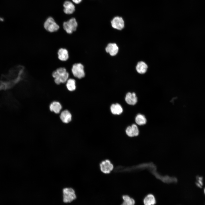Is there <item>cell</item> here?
Instances as JSON below:
<instances>
[{
	"label": "cell",
	"mask_w": 205,
	"mask_h": 205,
	"mask_svg": "<svg viewBox=\"0 0 205 205\" xmlns=\"http://www.w3.org/2000/svg\"><path fill=\"white\" fill-rule=\"evenodd\" d=\"M62 107L61 104L58 102L54 101L52 102L49 106L50 111L58 114L60 113L62 109Z\"/></svg>",
	"instance_id": "5bb4252c"
},
{
	"label": "cell",
	"mask_w": 205,
	"mask_h": 205,
	"mask_svg": "<svg viewBox=\"0 0 205 205\" xmlns=\"http://www.w3.org/2000/svg\"><path fill=\"white\" fill-rule=\"evenodd\" d=\"M100 167L101 171L103 173L107 174L113 170L114 165L109 160L106 159L100 163Z\"/></svg>",
	"instance_id": "52a82bcc"
},
{
	"label": "cell",
	"mask_w": 205,
	"mask_h": 205,
	"mask_svg": "<svg viewBox=\"0 0 205 205\" xmlns=\"http://www.w3.org/2000/svg\"><path fill=\"white\" fill-rule=\"evenodd\" d=\"M60 118L63 122L68 123L71 121L72 115L68 110H65L61 112L60 115Z\"/></svg>",
	"instance_id": "30bf717a"
},
{
	"label": "cell",
	"mask_w": 205,
	"mask_h": 205,
	"mask_svg": "<svg viewBox=\"0 0 205 205\" xmlns=\"http://www.w3.org/2000/svg\"><path fill=\"white\" fill-rule=\"evenodd\" d=\"M204 194H205V188H204Z\"/></svg>",
	"instance_id": "d4e9b609"
},
{
	"label": "cell",
	"mask_w": 205,
	"mask_h": 205,
	"mask_svg": "<svg viewBox=\"0 0 205 205\" xmlns=\"http://www.w3.org/2000/svg\"><path fill=\"white\" fill-rule=\"evenodd\" d=\"M78 23L74 18H72L63 24L64 30L68 34H71L75 31L77 29Z\"/></svg>",
	"instance_id": "3957f363"
},
{
	"label": "cell",
	"mask_w": 205,
	"mask_h": 205,
	"mask_svg": "<svg viewBox=\"0 0 205 205\" xmlns=\"http://www.w3.org/2000/svg\"><path fill=\"white\" fill-rule=\"evenodd\" d=\"M63 200L66 203H70L74 200L77 198L75 190L71 188H65L62 191Z\"/></svg>",
	"instance_id": "7a4b0ae2"
},
{
	"label": "cell",
	"mask_w": 205,
	"mask_h": 205,
	"mask_svg": "<svg viewBox=\"0 0 205 205\" xmlns=\"http://www.w3.org/2000/svg\"><path fill=\"white\" fill-rule=\"evenodd\" d=\"M196 184L198 187L201 188L203 185V178L201 177L198 176L196 177Z\"/></svg>",
	"instance_id": "7402d4cb"
},
{
	"label": "cell",
	"mask_w": 205,
	"mask_h": 205,
	"mask_svg": "<svg viewBox=\"0 0 205 205\" xmlns=\"http://www.w3.org/2000/svg\"><path fill=\"white\" fill-rule=\"evenodd\" d=\"M147 68L148 66L147 64L143 61L139 62L136 66V69L137 72L141 74H143L145 73Z\"/></svg>",
	"instance_id": "9a60e30c"
},
{
	"label": "cell",
	"mask_w": 205,
	"mask_h": 205,
	"mask_svg": "<svg viewBox=\"0 0 205 205\" xmlns=\"http://www.w3.org/2000/svg\"><path fill=\"white\" fill-rule=\"evenodd\" d=\"M126 132L127 135L129 137H134L131 126H128L126 129Z\"/></svg>",
	"instance_id": "44dd1931"
},
{
	"label": "cell",
	"mask_w": 205,
	"mask_h": 205,
	"mask_svg": "<svg viewBox=\"0 0 205 205\" xmlns=\"http://www.w3.org/2000/svg\"><path fill=\"white\" fill-rule=\"evenodd\" d=\"M144 205H155L156 201L155 196L152 194H149L146 195L143 200Z\"/></svg>",
	"instance_id": "4fadbf2b"
},
{
	"label": "cell",
	"mask_w": 205,
	"mask_h": 205,
	"mask_svg": "<svg viewBox=\"0 0 205 205\" xmlns=\"http://www.w3.org/2000/svg\"><path fill=\"white\" fill-rule=\"evenodd\" d=\"M110 23L113 28L118 30H122L124 27V21L121 17H115L111 21Z\"/></svg>",
	"instance_id": "8992f818"
},
{
	"label": "cell",
	"mask_w": 205,
	"mask_h": 205,
	"mask_svg": "<svg viewBox=\"0 0 205 205\" xmlns=\"http://www.w3.org/2000/svg\"><path fill=\"white\" fill-rule=\"evenodd\" d=\"M111 112L114 114L119 115L123 112V109L121 106L118 103L112 104L110 106Z\"/></svg>",
	"instance_id": "e0dca14e"
},
{
	"label": "cell",
	"mask_w": 205,
	"mask_h": 205,
	"mask_svg": "<svg viewBox=\"0 0 205 205\" xmlns=\"http://www.w3.org/2000/svg\"><path fill=\"white\" fill-rule=\"evenodd\" d=\"M4 20V19L2 17H0V22H2Z\"/></svg>",
	"instance_id": "cb8c5ba5"
},
{
	"label": "cell",
	"mask_w": 205,
	"mask_h": 205,
	"mask_svg": "<svg viewBox=\"0 0 205 205\" xmlns=\"http://www.w3.org/2000/svg\"><path fill=\"white\" fill-rule=\"evenodd\" d=\"M105 51L111 56H114L118 52L119 48L115 43H110L107 45L105 49Z\"/></svg>",
	"instance_id": "ba28073f"
},
{
	"label": "cell",
	"mask_w": 205,
	"mask_h": 205,
	"mask_svg": "<svg viewBox=\"0 0 205 205\" xmlns=\"http://www.w3.org/2000/svg\"><path fill=\"white\" fill-rule=\"evenodd\" d=\"M71 70L73 76L78 79L82 78L85 76L84 67L81 63H77L73 64Z\"/></svg>",
	"instance_id": "277c9868"
},
{
	"label": "cell",
	"mask_w": 205,
	"mask_h": 205,
	"mask_svg": "<svg viewBox=\"0 0 205 205\" xmlns=\"http://www.w3.org/2000/svg\"><path fill=\"white\" fill-rule=\"evenodd\" d=\"M134 136H138L139 134V130L137 126L134 124L131 126Z\"/></svg>",
	"instance_id": "ffe728a7"
},
{
	"label": "cell",
	"mask_w": 205,
	"mask_h": 205,
	"mask_svg": "<svg viewBox=\"0 0 205 205\" xmlns=\"http://www.w3.org/2000/svg\"><path fill=\"white\" fill-rule=\"evenodd\" d=\"M122 198L123 201L120 205H135L136 202L135 200L129 195H123Z\"/></svg>",
	"instance_id": "2e32d148"
},
{
	"label": "cell",
	"mask_w": 205,
	"mask_h": 205,
	"mask_svg": "<svg viewBox=\"0 0 205 205\" xmlns=\"http://www.w3.org/2000/svg\"><path fill=\"white\" fill-rule=\"evenodd\" d=\"M125 100L127 104L131 105H134L137 102V98L134 93H128L126 95Z\"/></svg>",
	"instance_id": "9c48e42d"
},
{
	"label": "cell",
	"mask_w": 205,
	"mask_h": 205,
	"mask_svg": "<svg viewBox=\"0 0 205 205\" xmlns=\"http://www.w3.org/2000/svg\"><path fill=\"white\" fill-rule=\"evenodd\" d=\"M57 54L58 59L61 61H65L69 58L68 52L65 48H61L59 49Z\"/></svg>",
	"instance_id": "7c38bea8"
},
{
	"label": "cell",
	"mask_w": 205,
	"mask_h": 205,
	"mask_svg": "<svg viewBox=\"0 0 205 205\" xmlns=\"http://www.w3.org/2000/svg\"><path fill=\"white\" fill-rule=\"evenodd\" d=\"M72 1L76 4H78L81 2L82 0H72Z\"/></svg>",
	"instance_id": "603a6c76"
},
{
	"label": "cell",
	"mask_w": 205,
	"mask_h": 205,
	"mask_svg": "<svg viewBox=\"0 0 205 205\" xmlns=\"http://www.w3.org/2000/svg\"><path fill=\"white\" fill-rule=\"evenodd\" d=\"M135 122L137 124L142 125L146 123L147 120L144 115L141 114H138L136 117Z\"/></svg>",
	"instance_id": "ac0fdd59"
},
{
	"label": "cell",
	"mask_w": 205,
	"mask_h": 205,
	"mask_svg": "<svg viewBox=\"0 0 205 205\" xmlns=\"http://www.w3.org/2000/svg\"><path fill=\"white\" fill-rule=\"evenodd\" d=\"M64 11L67 14H72L75 11V7L73 3L69 1H66L63 4Z\"/></svg>",
	"instance_id": "8fae6325"
},
{
	"label": "cell",
	"mask_w": 205,
	"mask_h": 205,
	"mask_svg": "<svg viewBox=\"0 0 205 205\" xmlns=\"http://www.w3.org/2000/svg\"><path fill=\"white\" fill-rule=\"evenodd\" d=\"M67 89L70 91H73L76 89L75 81L74 79L70 78L67 80L66 83Z\"/></svg>",
	"instance_id": "d6986e66"
},
{
	"label": "cell",
	"mask_w": 205,
	"mask_h": 205,
	"mask_svg": "<svg viewBox=\"0 0 205 205\" xmlns=\"http://www.w3.org/2000/svg\"><path fill=\"white\" fill-rule=\"evenodd\" d=\"M52 75L54 78V82L57 85L65 83L69 77V73L64 67L57 68L52 72Z\"/></svg>",
	"instance_id": "6da1fadb"
},
{
	"label": "cell",
	"mask_w": 205,
	"mask_h": 205,
	"mask_svg": "<svg viewBox=\"0 0 205 205\" xmlns=\"http://www.w3.org/2000/svg\"><path fill=\"white\" fill-rule=\"evenodd\" d=\"M44 27L48 32H53L58 31L60 27L51 17L48 18L44 24Z\"/></svg>",
	"instance_id": "5b68a950"
}]
</instances>
